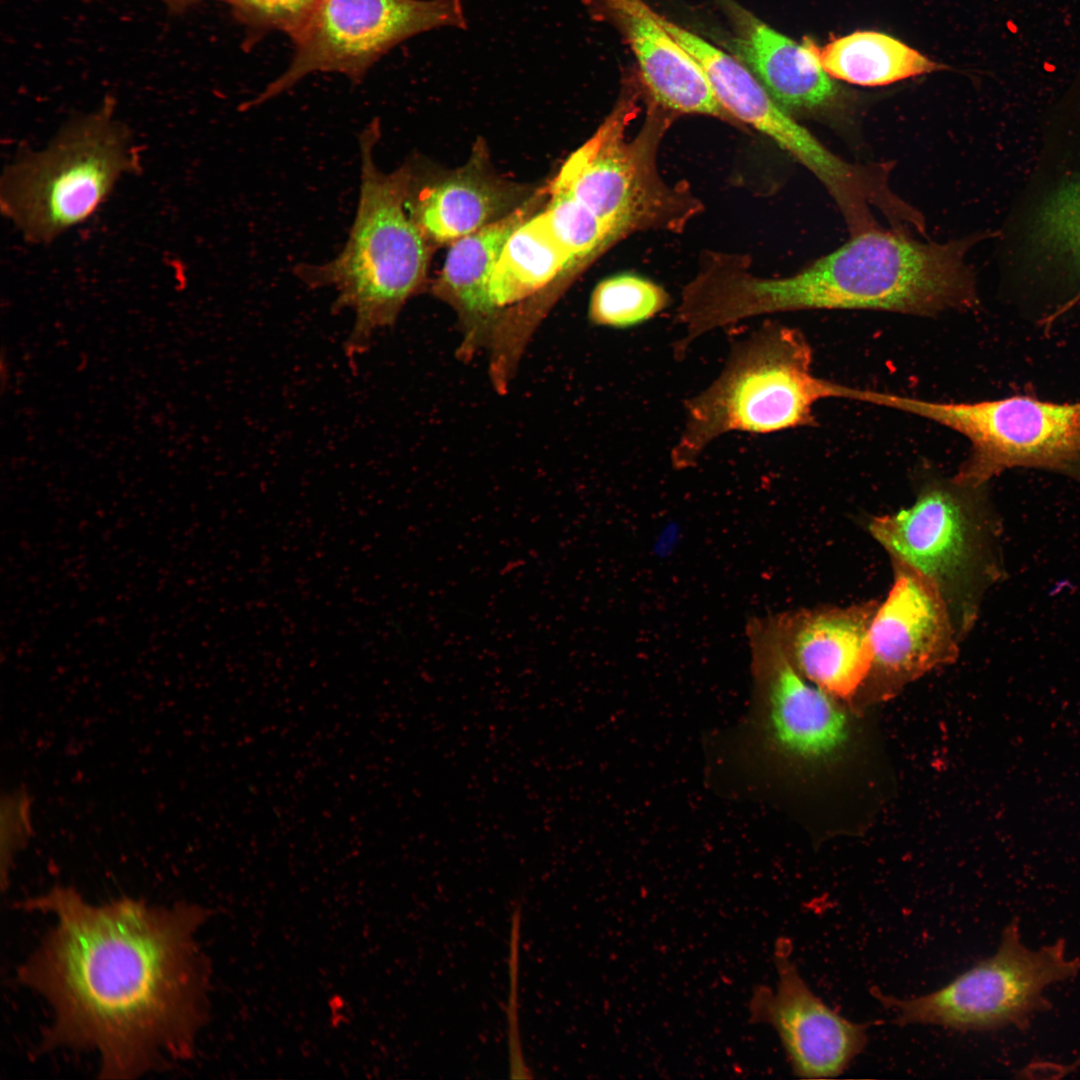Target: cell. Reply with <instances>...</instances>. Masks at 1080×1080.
<instances>
[{
  "instance_id": "ba28073f",
  "label": "cell",
  "mask_w": 1080,
  "mask_h": 1080,
  "mask_svg": "<svg viewBox=\"0 0 1080 1080\" xmlns=\"http://www.w3.org/2000/svg\"><path fill=\"white\" fill-rule=\"evenodd\" d=\"M862 400L943 425L970 443L952 476L974 486L1006 470L1030 468L1065 474L1080 454V402L1056 403L1031 395L943 403L864 389Z\"/></svg>"
},
{
  "instance_id": "30bf717a",
  "label": "cell",
  "mask_w": 1080,
  "mask_h": 1080,
  "mask_svg": "<svg viewBox=\"0 0 1080 1080\" xmlns=\"http://www.w3.org/2000/svg\"><path fill=\"white\" fill-rule=\"evenodd\" d=\"M746 634L753 691L743 746L752 767L808 765L839 752L849 732L839 699L795 669L772 615L751 618Z\"/></svg>"
},
{
  "instance_id": "603a6c76",
  "label": "cell",
  "mask_w": 1080,
  "mask_h": 1080,
  "mask_svg": "<svg viewBox=\"0 0 1080 1080\" xmlns=\"http://www.w3.org/2000/svg\"><path fill=\"white\" fill-rule=\"evenodd\" d=\"M669 304V294L659 284L634 273H620L595 286L588 316L597 326L629 328L654 318Z\"/></svg>"
},
{
  "instance_id": "ffe728a7",
  "label": "cell",
  "mask_w": 1080,
  "mask_h": 1080,
  "mask_svg": "<svg viewBox=\"0 0 1080 1080\" xmlns=\"http://www.w3.org/2000/svg\"><path fill=\"white\" fill-rule=\"evenodd\" d=\"M507 201L496 183L463 173L427 186L417 196L408 192L405 205L427 240L452 243L495 221Z\"/></svg>"
},
{
  "instance_id": "5bb4252c",
  "label": "cell",
  "mask_w": 1080,
  "mask_h": 1080,
  "mask_svg": "<svg viewBox=\"0 0 1080 1080\" xmlns=\"http://www.w3.org/2000/svg\"><path fill=\"white\" fill-rule=\"evenodd\" d=\"M893 583L874 614L872 663L861 695L882 699L959 656L947 606L934 587L906 565L891 563Z\"/></svg>"
},
{
  "instance_id": "4316f807",
  "label": "cell",
  "mask_w": 1080,
  "mask_h": 1080,
  "mask_svg": "<svg viewBox=\"0 0 1080 1080\" xmlns=\"http://www.w3.org/2000/svg\"><path fill=\"white\" fill-rule=\"evenodd\" d=\"M29 799L23 793L9 795L2 801L1 875L4 886L12 859L30 834Z\"/></svg>"
},
{
  "instance_id": "cb8c5ba5",
  "label": "cell",
  "mask_w": 1080,
  "mask_h": 1080,
  "mask_svg": "<svg viewBox=\"0 0 1080 1080\" xmlns=\"http://www.w3.org/2000/svg\"><path fill=\"white\" fill-rule=\"evenodd\" d=\"M550 232L575 265L592 258L621 237L571 194L552 188L542 212Z\"/></svg>"
},
{
  "instance_id": "e0dca14e",
  "label": "cell",
  "mask_w": 1080,
  "mask_h": 1080,
  "mask_svg": "<svg viewBox=\"0 0 1080 1080\" xmlns=\"http://www.w3.org/2000/svg\"><path fill=\"white\" fill-rule=\"evenodd\" d=\"M589 15L614 27L634 54L652 103L671 113L734 120L719 104L693 57L645 0H583Z\"/></svg>"
},
{
  "instance_id": "7402d4cb",
  "label": "cell",
  "mask_w": 1080,
  "mask_h": 1080,
  "mask_svg": "<svg viewBox=\"0 0 1080 1080\" xmlns=\"http://www.w3.org/2000/svg\"><path fill=\"white\" fill-rule=\"evenodd\" d=\"M574 265L540 213L525 220L506 241L490 278L491 300L497 311L517 304Z\"/></svg>"
},
{
  "instance_id": "83f0119b",
  "label": "cell",
  "mask_w": 1080,
  "mask_h": 1080,
  "mask_svg": "<svg viewBox=\"0 0 1080 1080\" xmlns=\"http://www.w3.org/2000/svg\"><path fill=\"white\" fill-rule=\"evenodd\" d=\"M84 1L91 2V1H96V0H84ZM161 1L167 6L169 11H171L173 13H181V12H184L187 8L191 7L192 5H194L196 3H199L201 1H204V0H161Z\"/></svg>"
},
{
  "instance_id": "4fadbf2b",
  "label": "cell",
  "mask_w": 1080,
  "mask_h": 1080,
  "mask_svg": "<svg viewBox=\"0 0 1080 1080\" xmlns=\"http://www.w3.org/2000/svg\"><path fill=\"white\" fill-rule=\"evenodd\" d=\"M1057 132L1016 212V264L1070 292L1064 305L1080 293V128Z\"/></svg>"
},
{
  "instance_id": "6da1fadb",
  "label": "cell",
  "mask_w": 1080,
  "mask_h": 1080,
  "mask_svg": "<svg viewBox=\"0 0 1080 1080\" xmlns=\"http://www.w3.org/2000/svg\"><path fill=\"white\" fill-rule=\"evenodd\" d=\"M21 906L55 919L19 970L52 1012L43 1048L95 1051L101 1077L112 1079L192 1055L208 984L200 907L127 897L92 904L64 886Z\"/></svg>"
},
{
  "instance_id": "7c38bea8",
  "label": "cell",
  "mask_w": 1080,
  "mask_h": 1080,
  "mask_svg": "<svg viewBox=\"0 0 1080 1080\" xmlns=\"http://www.w3.org/2000/svg\"><path fill=\"white\" fill-rule=\"evenodd\" d=\"M466 29L462 0H318L288 69L247 107L257 106L314 72L359 79L385 52L437 28Z\"/></svg>"
},
{
  "instance_id": "d6986e66",
  "label": "cell",
  "mask_w": 1080,
  "mask_h": 1080,
  "mask_svg": "<svg viewBox=\"0 0 1080 1080\" xmlns=\"http://www.w3.org/2000/svg\"><path fill=\"white\" fill-rule=\"evenodd\" d=\"M518 209L451 243L436 294L449 302L465 328L464 349H472L496 322L489 291L494 267L513 231L527 220Z\"/></svg>"
},
{
  "instance_id": "277c9868",
  "label": "cell",
  "mask_w": 1080,
  "mask_h": 1080,
  "mask_svg": "<svg viewBox=\"0 0 1080 1080\" xmlns=\"http://www.w3.org/2000/svg\"><path fill=\"white\" fill-rule=\"evenodd\" d=\"M915 488L912 505L871 516L866 529L891 563L906 565L934 587L963 641L985 594L1005 575L1000 518L987 485L926 471Z\"/></svg>"
},
{
  "instance_id": "9a60e30c",
  "label": "cell",
  "mask_w": 1080,
  "mask_h": 1080,
  "mask_svg": "<svg viewBox=\"0 0 1080 1080\" xmlns=\"http://www.w3.org/2000/svg\"><path fill=\"white\" fill-rule=\"evenodd\" d=\"M792 943L777 939L776 989L757 985L750 1000V1022L777 1032L795 1076L827 1079L841 1075L865 1048L870 1023L846 1019L819 998L791 960Z\"/></svg>"
},
{
  "instance_id": "44dd1931",
  "label": "cell",
  "mask_w": 1080,
  "mask_h": 1080,
  "mask_svg": "<svg viewBox=\"0 0 1080 1080\" xmlns=\"http://www.w3.org/2000/svg\"><path fill=\"white\" fill-rule=\"evenodd\" d=\"M812 48L834 79L861 86H883L943 70L939 64L902 41L876 31H856Z\"/></svg>"
},
{
  "instance_id": "8fae6325",
  "label": "cell",
  "mask_w": 1080,
  "mask_h": 1080,
  "mask_svg": "<svg viewBox=\"0 0 1080 1080\" xmlns=\"http://www.w3.org/2000/svg\"><path fill=\"white\" fill-rule=\"evenodd\" d=\"M658 19L702 69L715 98L735 120L757 129L823 184L845 221L866 216L886 187L880 163L855 164L827 149L770 96L737 58L658 13Z\"/></svg>"
},
{
  "instance_id": "3957f363",
  "label": "cell",
  "mask_w": 1080,
  "mask_h": 1080,
  "mask_svg": "<svg viewBox=\"0 0 1080 1080\" xmlns=\"http://www.w3.org/2000/svg\"><path fill=\"white\" fill-rule=\"evenodd\" d=\"M380 135L376 120L360 134L359 198L344 247L325 263L294 267L309 288L336 291L334 312H354L345 342L350 359L368 349L376 331L394 324L423 285L429 263L428 240L406 211L411 171L384 173L377 167L373 152Z\"/></svg>"
},
{
  "instance_id": "7a4b0ae2",
  "label": "cell",
  "mask_w": 1080,
  "mask_h": 1080,
  "mask_svg": "<svg viewBox=\"0 0 1080 1080\" xmlns=\"http://www.w3.org/2000/svg\"><path fill=\"white\" fill-rule=\"evenodd\" d=\"M992 233L945 243L878 227L851 236L833 252L790 276L763 278L744 263L719 257L690 282L685 317L702 336L757 316L820 309L933 315L978 304L969 250Z\"/></svg>"
},
{
  "instance_id": "2e32d148",
  "label": "cell",
  "mask_w": 1080,
  "mask_h": 1080,
  "mask_svg": "<svg viewBox=\"0 0 1080 1080\" xmlns=\"http://www.w3.org/2000/svg\"><path fill=\"white\" fill-rule=\"evenodd\" d=\"M879 601L801 608L772 615L792 665L839 700L861 695L868 679L871 624Z\"/></svg>"
},
{
  "instance_id": "f1b7e54d",
  "label": "cell",
  "mask_w": 1080,
  "mask_h": 1080,
  "mask_svg": "<svg viewBox=\"0 0 1080 1080\" xmlns=\"http://www.w3.org/2000/svg\"><path fill=\"white\" fill-rule=\"evenodd\" d=\"M1080 482V454L1066 470L1065 474Z\"/></svg>"
},
{
  "instance_id": "9c48e42d",
  "label": "cell",
  "mask_w": 1080,
  "mask_h": 1080,
  "mask_svg": "<svg viewBox=\"0 0 1080 1080\" xmlns=\"http://www.w3.org/2000/svg\"><path fill=\"white\" fill-rule=\"evenodd\" d=\"M1080 959L1066 952L1063 940L1032 949L1016 920L1003 930L993 955L943 987L911 998H898L872 987V996L895 1016L893 1023L937 1025L957 1031H989L1024 1026L1048 1008L1045 990L1076 976Z\"/></svg>"
},
{
  "instance_id": "52a82bcc",
  "label": "cell",
  "mask_w": 1080,
  "mask_h": 1080,
  "mask_svg": "<svg viewBox=\"0 0 1080 1080\" xmlns=\"http://www.w3.org/2000/svg\"><path fill=\"white\" fill-rule=\"evenodd\" d=\"M635 112V94L624 92L597 133L569 158L552 188L571 194L621 238L651 229L679 231L699 206L658 172L657 149L669 119L654 105V113L628 139L627 126Z\"/></svg>"
},
{
  "instance_id": "5b68a950",
  "label": "cell",
  "mask_w": 1080,
  "mask_h": 1080,
  "mask_svg": "<svg viewBox=\"0 0 1080 1080\" xmlns=\"http://www.w3.org/2000/svg\"><path fill=\"white\" fill-rule=\"evenodd\" d=\"M812 360L802 332L776 322H764L735 342L719 375L685 401L672 465H695L726 433L768 434L813 425L814 405L825 398L847 399L849 387L815 376Z\"/></svg>"
},
{
  "instance_id": "484cf974",
  "label": "cell",
  "mask_w": 1080,
  "mask_h": 1080,
  "mask_svg": "<svg viewBox=\"0 0 1080 1080\" xmlns=\"http://www.w3.org/2000/svg\"><path fill=\"white\" fill-rule=\"evenodd\" d=\"M520 924H521V903L516 904L512 914L511 922V935H510V952H509V975H510V993L508 999V1006L506 1008L507 1022H508V1047H509V1066L510 1077L512 1078H531L529 1067L527 1066L521 1045L520 1027L518 1018V1001H517V988H518V967H519V940H520Z\"/></svg>"
},
{
  "instance_id": "8992f818",
  "label": "cell",
  "mask_w": 1080,
  "mask_h": 1080,
  "mask_svg": "<svg viewBox=\"0 0 1080 1080\" xmlns=\"http://www.w3.org/2000/svg\"><path fill=\"white\" fill-rule=\"evenodd\" d=\"M139 168L132 132L107 99L67 121L46 146L7 166L1 210L24 240L47 244L88 220L120 180Z\"/></svg>"
},
{
  "instance_id": "d4e9b609",
  "label": "cell",
  "mask_w": 1080,
  "mask_h": 1080,
  "mask_svg": "<svg viewBox=\"0 0 1080 1080\" xmlns=\"http://www.w3.org/2000/svg\"><path fill=\"white\" fill-rule=\"evenodd\" d=\"M244 23L257 29H277L293 39L308 22L318 0H228Z\"/></svg>"
},
{
  "instance_id": "ac0fdd59",
  "label": "cell",
  "mask_w": 1080,
  "mask_h": 1080,
  "mask_svg": "<svg viewBox=\"0 0 1080 1080\" xmlns=\"http://www.w3.org/2000/svg\"><path fill=\"white\" fill-rule=\"evenodd\" d=\"M737 58L788 113L838 115L848 104L844 91L821 66L806 38L802 44L774 30L754 14L726 1Z\"/></svg>"
}]
</instances>
